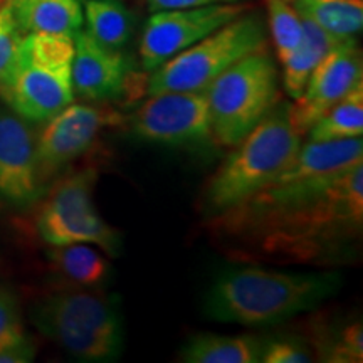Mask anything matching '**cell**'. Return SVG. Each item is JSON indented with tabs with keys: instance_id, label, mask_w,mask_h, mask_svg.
Masks as SVG:
<instances>
[{
	"instance_id": "obj_5",
	"label": "cell",
	"mask_w": 363,
	"mask_h": 363,
	"mask_svg": "<svg viewBox=\"0 0 363 363\" xmlns=\"http://www.w3.org/2000/svg\"><path fill=\"white\" fill-rule=\"evenodd\" d=\"M30 321L79 362H115L123 350V320L115 299L89 288L59 289L38 299Z\"/></svg>"
},
{
	"instance_id": "obj_1",
	"label": "cell",
	"mask_w": 363,
	"mask_h": 363,
	"mask_svg": "<svg viewBox=\"0 0 363 363\" xmlns=\"http://www.w3.org/2000/svg\"><path fill=\"white\" fill-rule=\"evenodd\" d=\"M362 229L363 163L227 244L234 256L320 264L343 254L360 238Z\"/></svg>"
},
{
	"instance_id": "obj_3",
	"label": "cell",
	"mask_w": 363,
	"mask_h": 363,
	"mask_svg": "<svg viewBox=\"0 0 363 363\" xmlns=\"http://www.w3.org/2000/svg\"><path fill=\"white\" fill-rule=\"evenodd\" d=\"M301 145L303 135L289 120V103H278L234 145L207 180L202 192L203 214L212 219L259 192L293 162Z\"/></svg>"
},
{
	"instance_id": "obj_10",
	"label": "cell",
	"mask_w": 363,
	"mask_h": 363,
	"mask_svg": "<svg viewBox=\"0 0 363 363\" xmlns=\"http://www.w3.org/2000/svg\"><path fill=\"white\" fill-rule=\"evenodd\" d=\"M130 131L142 142L172 148L216 145L203 91L153 93L128 118Z\"/></svg>"
},
{
	"instance_id": "obj_9",
	"label": "cell",
	"mask_w": 363,
	"mask_h": 363,
	"mask_svg": "<svg viewBox=\"0 0 363 363\" xmlns=\"http://www.w3.org/2000/svg\"><path fill=\"white\" fill-rule=\"evenodd\" d=\"M96 180V170L84 169L65 177L51 189L35 216V230L48 246L86 242L111 257L120 254V233L94 206Z\"/></svg>"
},
{
	"instance_id": "obj_7",
	"label": "cell",
	"mask_w": 363,
	"mask_h": 363,
	"mask_svg": "<svg viewBox=\"0 0 363 363\" xmlns=\"http://www.w3.org/2000/svg\"><path fill=\"white\" fill-rule=\"evenodd\" d=\"M214 143L233 148L279 103V69L266 48L247 54L203 89Z\"/></svg>"
},
{
	"instance_id": "obj_22",
	"label": "cell",
	"mask_w": 363,
	"mask_h": 363,
	"mask_svg": "<svg viewBox=\"0 0 363 363\" xmlns=\"http://www.w3.org/2000/svg\"><path fill=\"white\" fill-rule=\"evenodd\" d=\"M363 133V84L340 99L306 131L308 142H337Z\"/></svg>"
},
{
	"instance_id": "obj_11",
	"label": "cell",
	"mask_w": 363,
	"mask_h": 363,
	"mask_svg": "<svg viewBox=\"0 0 363 363\" xmlns=\"http://www.w3.org/2000/svg\"><path fill=\"white\" fill-rule=\"evenodd\" d=\"M123 123L120 113L88 103H71L48 120L35 136L38 179L45 187L65 167L86 155L104 128Z\"/></svg>"
},
{
	"instance_id": "obj_31",
	"label": "cell",
	"mask_w": 363,
	"mask_h": 363,
	"mask_svg": "<svg viewBox=\"0 0 363 363\" xmlns=\"http://www.w3.org/2000/svg\"><path fill=\"white\" fill-rule=\"evenodd\" d=\"M79 2H84V0H79Z\"/></svg>"
},
{
	"instance_id": "obj_19",
	"label": "cell",
	"mask_w": 363,
	"mask_h": 363,
	"mask_svg": "<svg viewBox=\"0 0 363 363\" xmlns=\"http://www.w3.org/2000/svg\"><path fill=\"white\" fill-rule=\"evenodd\" d=\"M48 259L52 269L76 288H99L110 278V261L93 244L76 242L51 246Z\"/></svg>"
},
{
	"instance_id": "obj_23",
	"label": "cell",
	"mask_w": 363,
	"mask_h": 363,
	"mask_svg": "<svg viewBox=\"0 0 363 363\" xmlns=\"http://www.w3.org/2000/svg\"><path fill=\"white\" fill-rule=\"evenodd\" d=\"M311 342L321 362H363V326L360 321H350L340 326L315 321L311 328Z\"/></svg>"
},
{
	"instance_id": "obj_27",
	"label": "cell",
	"mask_w": 363,
	"mask_h": 363,
	"mask_svg": "<svg viewBox=\"0 0 363 363\" xmlns=\"http://www.w3.org/2000/svg\"><path fill=\"white\" fill-rule=\"evenodd\" d=\"M313 353L303 338H271L262 343V363H310Z\"/></svg>"
},
{
	"instance_id": "obj_30",
	"label": "cell",
	"mask_w": 363,
	"mask_h": 363,
	"mask_svg": "<svg viewBox=\"0 0 363 363\" xmlns=\"http://www.w3.org/2000/svg\"><path fill=\"white\" fill-rule=\"evenodd\" d=\"M4 2H7V0H0V6H2V4H4Z\"/></svg>"
},
{
	"instance_id": "obj_14",
	"label": "cell",
	"mask_w": 363,
	"mask_h": 363,
	"mask_svg": "<svg viewBox=\"0 0 363 363\" xmlns=\"http://www.w3.org/2000/svg\"><path fill=\"white\" fill-rule=\"evenodd\" d=\"M33 123L0 103V201L24 208L39 201L44 187L38 179Z\"/></svg>"
},
{
	"instance_id": "obj_16",
	"label": "cell",
	"mask_w": 363,
	"mask_h": 363,
	"mask_svg": "<svg viewBox=\"0 0 363 363\" xmlns=\"http://www.w3.org/2000/svg\"><path fill=\"white\" fill-rule=\"evenodd\" d=\"M24 34L74 35L83 27L79 0H9Z\"/></svg>"
},
{
	"instance_id": "obj_28",
	"label": "cell",
	"mask_w": 363,
	"mask_h": 363,
	"mask_svg": "<svg viewBox=\"0 0 363 363\" xmlns=\"http://www.w3.org/2000/svg\"><path fill=\"white\" fill-rule=\"evenodd\" d=\"M35 358V345L29 337L19 340V342L9 345L0 350V363H27Z\"/></svg>"
},
{
	"instance_id": "obj_26",
	"label": "cell",
	"mask_w": 363,
	"mask_h": 363,
	"mask_svg": "<svg viewBox=\"0 0 363 363\" xmlns=\"http://www.w3.org/2000/svg\"><path fill=\"white\" fill-rule=\"evenodd\" d=\"M24 337L19 298L12 289L0 286V350Z\"/></svg>"
},
{
	"instance_id": "obj_17",
	"label": "cell",
	"mask_w": 363,
	"mask_h": 363,
	"mask_svg": "<svg viewBox=\"0 0 363 363\" xmlns=\"http://www.w3.org/2000/svg\"><path fill=\"white\" fill-rule=\"evenodd\" d=\"M303 21V39L291 56L286 59L283 65V88L291 99L301 96L303 89L310 79L311 72L320 65L330 51L338 48L340 44L347 43L348 39L353 38H338L326 33L315 22L305 19Z\"/></svg>"
},
{
	"instance_id": "obj_4",
	"label": "cell",
	"mask_w": 363,
	"mask_h": 363,
	"mask_svg": "<svg viewBox=\"0 0 363 363\" xmlns=\"http://www.w3.org/2000/svg\"><path fill=\"white\" fill-rule=\"evenodd\" d=\"M360 163H363L362 136L303 143L293 162L271 184L230 211L208 219V225L227 242L274 212L326 187L331 180Z\"/></svg>"
},
{
	"instance_id": "obj_8",
	"label": "cell",
	"mask_w": 363,
	"mask_h": 363,
	"mask_svg": "<svg viewBox=\"0 0 363 363\" xmlns=\"http://www.w3.org/2000/svg\"><path fill=\"white\" fill-rule=\"evenodd\" d=\"M262 48H267L266 21L247 9L150 72L147 91H203L239 59Z\"/></svg>"
},
{
	"instance_id": "obj_29",
	"label": "cell",
	"mask_w": 363,
	"mask_h": 363,
	"mask_svg": "<svg viewBox=\"0 0 363 363\" xmlns=\"http://www.w3.org/2000/svg\"><path fill=\"white\" fill-rule=\"evenodd\" d=\"M244 0H147L150 12L167 11V9H190L206 7L214 4H239Z\"/></svg>"
},
{
	"instance_id": "obj_6",
	"label": "cell",
	"mask_w": 363,
	"mask_h": 363,
	"mask_svg": "<svg viewBox=\"0 0 363 363\" xmlns=\"http://www.w3.org/2000/svg\"><path fill=\"white\" fill-rule=\"evenodd\" d=\"M72 57V35L26 34L16 65L0 83V101L29 123L44 125L74 101Z\"/></svg>"
},
{
	"instance_id": "obj_15",
	"label": "cell",
	"mask_w": 363,
	"mask_h": 363,
	"mask_svg": "<svg viewBox=\"0 0 363 363\" xmlns=\"http://www.w3.org/2000/svg\"><path fill=\"white\" fill-rule=\"evenodd\" d=\"M72 39L71 79L74 98L89 103H111L133 88L136 72L123 49L104 48L81 29Z\"/></svg>"
},
{
	"instance_id": "obj_21",
	"label": "cell",
	"mask_w": 363,
	"mask_h": 363,
	"mask_svg": "<svg viewBox=\"0 0 363 363\" xmlns=\"http://www.w3.org/2000/svg\"><path fill=\"white\" fill-rule=\"evenodd\" d=\"M305 19L338 38H355L363 27V0H293Z\"/></svg>"
},
{
	"instance_id": "obj_24",
	"label": "cell",
	"mask_w": 363,
	"mask_h": 363,
	"mask_svg": "<svg viewBox=\"0 0 363 363\" xmlns=\"http://www.w3.org/2000/svg\"><path fill=\"white\" fill-rule=\"evenodd\" d=\"M266 26L276 48L279 62H284L303 39V21L288 0H264Z\"/></svg>"
},
{
	"instance_id": "obj_20",
	"label": "cell",
	"mask_w": 363,
	"mask_h": 363,
	"mask_svg": "<svg viewBox=\"0 0 363 363\" xmlns=\"http://www.w3.org/2000/svg\"><path fill=\"white\" fill-rule=\"evenodd\" d=\"M86 33L104 48L123 49L133 38L136 17L123 0H84Z\"/></svg>"
},
{
	"instance_id": "obj_2",
	"label": "cell",
	"mask_w": 363,
	"mask_h": 363,
	"mask_svg": "<svg viewBox=\"0 0 363 363\" xmlns=\"http://www.w3.org/2000/svg\"><path fill=\"white\" fill-rule=\"evenodd\" d=\"M337 272H283L246 266L214 281L206 296V315L219 323L251 328L279 325L315 310L338 293Z\"/></svg>"
},
{
	"instance_id": "obj_12",
	"label": "cell",
	"mask_w": 363,
	"mask_h": 363,
	"mask_svg": "<svg viewBox=\"0 0 363 363\" xmlns=\"http://www.w3.org/2000/svg\"><path fill=\"white\" fill-rule=\"evenodd\" d=\"M247 4H214L206 7L155 11L143 26L140 61L147 72L155 71L177 54L246 12Z\"/></svg>"
},
{
	"instance_id": "obj_25",
	"label": "cell",
	"mask_w": 363,
	"mask_h": 363,
	"mask_svg": "<svg viewBox=\"0 0 363 363\" xmlns=\"http://www.w3.org/2000/svg\"><path fill=\"white\" fill-rule=\"evenodd\" d=\"M24 35L13 17L11 2L7 0L0 6V83L16 65Z\"/></svg>"
},
{
	"instance_id": "obj_13",
	"label": "cell",
	"mask_w": 363,
	"mask_h": 363,
	"mask_svg": "<svg viewBox=\"0 0 363 363\" xmlns=\"http://www.w3.org/2000/svg\"><path fill=\"white\" fill-rule=\"evenodd\" d=\"M363 84V57L357 39L330 51L311 72L301 96L289 103V120L303 136L333 104Z\"/></svg>"
},
{
	"instance_id": "obj_18",
	"label": "cell",
	"mask_w": 363,
	"mask_h": 363,
	"mask_svg": "<svg viewBox=\"0 0 363 363\" xmlns=\"http://www.w3.org/2000/svg\"><path fill=\"white\" fill-rule=\"evenodd\" d=\"M264 338L254 335L199 333L180 350L184 363H259Z\"/></svg>"
}]
</instances>
